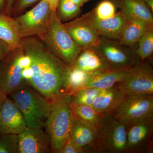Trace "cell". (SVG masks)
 <instances>
[{
    "mask_svg": "<svg viewBox=\"0 0 153 153\" xmlns=\"http://www.w3.org/2000/svg\"><path fill=\"white\" fill-rule=\"evenodd\" d=\"M70 68L66 92L67 94H73L77 91L85 88L89 77L92 74L87 73L77 68L70 67Z\"/></svg>",
    "mask_w": 153,
    "mask_h": 153,
    "instance_id": "obj_24",
    "label": "cell"
},
{
    "mask_svg": "<svg viewBox=\"0 0 153 153\" xmlns=\"http://www.w3.org/2000/svg\"><path fill=\"white\" fill-rule=\"evenodd\" d=\"M102 89L96 88H83L72 94L71 104L74 105H91Z\"/></svg>",
    "mask_w": 153,
    "mask_h": 153,
    "instance_id": "obj_27",
    "label": "cell"
},
{
    "mask_svg": "<svg viewBox=\"0 0 153 153\" xmlns=\"http://www.w3.org/2000/svg\"><path fill=\"white\" fill-rule=\"evenodd\" d=\"M85 14L100 36L114 40H119L123 29L129 20L120 10L113 16L102 20L91 19Z\"/></svg>",
    "mask_w": 153,
    "mask_h": 153,
    "instance_id": "obj_16",
    "label": "cell"
},
{
    "mask_svg": "<svg viewBox=\"0 0 153 153\" xmlns=\"http://www.w3.org/2000/svg\"><path fill=\"white\" fill-rule=\"evenodd\" d=\"M111 114L126 125L153 118V95H127Z\"/></svg>",
    "mask_w": 153,
    "mask_h": 153,
    "instance_id": "obj_8",
    "label": "cell"
},
{
    "mask_svg": "<svg viewBox=\"0 0 153 153\" xmlns=\"http://www.w3.org/2000/svg\"><path fill=\"white\" fill-rule=\"evenodd\" d=\"M7 0H0V12L4 13Z\"/></svg>",
    "mask_w": 153,
    "mask_h": 153,
    "instance_id": "obj_37",
    "label": "cell"
},
{
    "mask_svg": "<svg viewBox=\"0 0 153 153\" xmlns=\"http://www.w3.org/2000/svg\"><path fill=\"white\" fill-rule=\"evenodd\" d=\"M96 136V128L75 119L70 139L76 146L86 153V149L94 143Z\"/></svg>",
    "mask_w": 153,
    "mask_h": 153,
    "instance_id": "obj_21",
    "label": "cell"
},
{
    "mask_svg": "<svg viewBox=\"0 0 153 153\" xmlns=\"http://www.w3.org/2000/svg\"><path fill=\"white\" fill-rule=\"evenodd\" d=\"M19 137L17 153L52 152L50 136L43 128L27 127L19 134Z\"/></svg>",
    "mask_w": 153,
    "mask_h": 153,
    "instance_id": "obj_13",
    "label": "cell"
},
{
    "mask_svg": "<svg viewBox=\"0 0 153 153\" xmlns=\"http://www.w3.org/2000/svg\"><path fill=\"white\" fill-rule=\"evenodd\" d=\"M7 96L5 94L0 86V109L2 107Z\"/></svg>",
    "mask_w": 153,
    "mask_h": 153,
    "instance_id": "obj_36",
    "label": "cell"
},
{
    "mask_svg": "<svg viewBox=\"0 0 153 153\" xmlns=\"http://www.w3.org/2000/svg\"><path fill=\"white\" fill-rule=\"evenodd\" d=\"M153 27V23L143 19L132 18L124 26L118 41L120 44L134 48L145 32Z\"/></svg>",
    "mask_w": 153,
    "mask_h": 153,
    "instance_id": "obj_18",
    "label": "cell"
},
{
    "mask_svg": "<svg viewBox=\"0 0 153 153\" xmlns=\"http://www.w3.org/2000/svg\"><path fill=\"white\" fill-rule=\"evenodd\" d=\"M150 9L152 12H153V0H143Z\"/></svg>",
    "mask_w": 153,
    "mask_h": 153,
    "instance_id": "obj_38",
    "label": "cell"
},
{
    "mask_svg": "<svg viewBox=\"0 0 153 153\" xmlns=\"http://www.w3.org/2000/svg\"><path fill=\"white\" fill-rule=\"evenodd\" d=\"M153 52V27L149 29L140 39L136 53L141 63L152 56Z\"/></svg>",
    "mask_w": 153,
    "mask_h": 153,
    "instance_id": "obj_25",
    "label": "cell"
},
{
    "mask_svg": "<svg viewBox=\"0 0 153 153\" xmlns=\"http://www.w3.org/2000/svg\"><path fill=\"white\" fill-rule=\"evenodd\" d=\"M126 128V124L111 114L102 116L95 142L86 153H125Z\"/></svg>",
    "mask_w": 153,
    "mask_h": 153,
    "instance_id": "obj_4",
    "label": "cell"
},
{
    "mask_svg": "<svg viewBox=\"0 0 153 153\" xmlns=\"http://www.w3.org/2000/svg\"><path fill=\"white\" fill-rule=\"evenodd\" d=\"M69 67L91 74L114 70L95 47L82 49Z\"/></svg>",
    "mask_w": 153,
    "mask_h": 153,
    "instance_id": "obj_15",
    "label": "cell"
},
{
    "mask_svg": "<svg viewBox=\"0 0 153 153\" xmlns=\"http://www.w3.org/2000/svg\"><path fill=\"white\" fill-rule=\"evenodd\" d=\"M19 143V134L0 135V153H17Z\"/></svg>",
    "mask_w": 153,
    "mask_h": 153,
    "instance_id": "obj_29",
    "label": "cell"
},
{
    "mask_svg": "<svg viewBox=\"0 0 153 153\" xmlns=\"http://www.w3.org/2000/svg\"><path fill=\"white\" fill-rule=\"evenodd\" d=\"M71 108L75 119L97 128L102 116L96 111L91 105H74Z\"/></svg>",
    "mask_w": 153,
    "mask_h": 153,
    "instance_id": "obj_23",
    "label": "cell"
},
{
    "mask_svg": "<svg viewBox=\"0 0 153 153\" xmlns=\"http://www.w3.org/2000/svg\"><path fill=\"white\" fill-rule=\"evenodd\" d=\"M129 19L137 18L153 23L152 12L143 0H111Z\"/></svg>",
    "mask_w": 153,
    "mask_h": 153,
    "instance_id": "obj_20",
    "label": "cell"
},
{
    "mask_svg": "<svg viewBox=\"0 0 153 153\" xmlns=\"http://www.w3.org/2000/svg\"><path fill=\"white\" fill-rule=\"evenodd\" d=\"M16 104L28 127L44 128L52 110V102L25 83L8 96Z\"/></svg>",
    "mask_w": 153,
    "mask_h": 153,
    "instance_id": "obj_3",
    "label": "cell"
},
{
    "mask_svg": "<svg viewBox=\"0 0 153 153\" xmlns=\"http://www.w3.org/2000/svg\"><path fill=\"white\" fill-rule=\"evenodd\" d=\"M38 38L69 66L82 50L69 36L56 13L52 12L47 31Z\"/></svg>",
    "mask_w": 153,
    "mask_h": 153,
    "instance_id": "obj_5",
    "label": "cell"
},
{
    "mask_svg": "<svg viewBox=\"0 0 153 153\" xmlns=\"http://www.w3.org/2000/svg\"><path fill=\"white\" fill-rule=\"evenodd\" d=\"M11 51L8 46L4 42L0 40V61L4 59Z\"/></svg>",
    "mask_w": 153,
    "mask_h": 153,
    "instance_id": "obj_32",
    "label": "cell"
},
{
    "mask_svg": "<svg viewBox=\"0 0 153 153\" xmlns=\"http://www.w3.org/2000/svg\"><path fill=\"white\" fill-rule=\"evenodd\" d=\"M72 94H66L52 102L44 128L51 140L52 153H58L70 138L75 118L71 106Z\"/></svg>",
    "mask_w": 153,
    "mask_h": 153,
    "instance_id": "obj_2",
    "label": "cell"
},
{
    "mask_svg": "<svg viewBox=\"0 0 153 153\" xmlns=\"http://www.w3.org/2000/svg\"><path fill=\"white\" fill-rule=\"evenodd\" d=\"M95 48L114 70L129 69L140 62L136 53L137 47L122 45L118 40L100 36Z\"/></svg>",
    "mask_w": 153,
    "mask_h": 153,
    "instance_id": "obj_6",
    "label": "cell"
},
{
    "mask_svg": "<svg viewBox=\"0 0 153 153\" xmlns=\"http://www.w3.org/2000/svg\"><path fill=\"white\" fill-rule=\"evenodd\" d=\"M69 36L81 49L95 47L100 36L93 27L86 14L63 24Z\"/></svg>",
    "mask_w": 153,
    "mask_h": 153,
    "instance_id": "obj_12",
    "label": "cell"
},
{
    "mask_svg": "<svg viewBox=\"0 0 153 153\" xmlns=\"http://www.w3.org/2000/svg\"><path fill=\"white\" fill-rule=\"evenodd\" d=\"M58 153H85L84 149L79 147L69 138Z\"/></svg>",
    "mask_w": 153,
    "mask_h": 153,
    "instance_id": "obj_31",
    "label": "cell"
},
{
    "mask_svg": "<svg viewBox=\"0 0 153 153\" xmlns=\"http://www.w3.org/2000/svg\"><path fill=\"white\" fill-rule=\"evenodd\" d=\"M21 39L19 25L15 18L0 12V40L13 50L21 47Z\"/></svg>",
    "mask_w": 153,
    "mask_h": 153,
    "instance_id": "obj_19",
    "label": "cell"
},
{
    "mask_svg": "<svg viewBox=\"0 0 153 153\" xmlns=\"http://www.w3.org/2000/svg\"><path fill=\"white\" fill-rule=\"evenodd\" d=\"M126 94L116 85L102 89L91 106L102 116L111 114L123 101Z\"/></svg>",
    "mask_w": 153,
    "mask_h": 153,
    "instance_id": "obj_17",
    "label": "cell"
},
{
    "mask_svg": "<svg viewBox=\"0 0 153 153\" xmlns=\"http://www.w3.org/2000/svg\"><path fill=\"white\" fill-rule=\"evenodd\" d=\"M21 44L31 59L32 75L26 83L52 102L67 94L70 67L36 36L22 38Z\"/></svg>",
    "mask_w": 153,
    "mask_h": 153,
    "instance_id": "obj_1",
    "label": "cell"
},
{
    "mask_svg": "<svg viewBox=\"0 0 153 153\" xmlns=\"http://www.w3.org/2000/svg\"><path fill=\"white\" fill-rule=\"evenodd\" d=\"M52 13L47 0H41L30 10L15 17L19 25L20 38L43 35L49 26Z\"/></svg>",
    "mask_w": 153,
    "mask_h": 153,
    "instance_id": "obj_7",
    "label": "cell"
},
{
    "mask_svg": "<svg viewBox=\"0 0 153 153\" xmlns=\"http://www.w3.org/2000/svg\"><path fill=\"white\" fill-rule=\"evenodd\" d=\"M129 69L110 70L94 73L91 75L85 88L94 87L102 90L112 87L123 79Z\"/></svg>",
    "mask_w": 153,
    "mask_h": 153,
    "instance_id": "obj_22",
    "label": "cell"
},
{
    "mask_svg": "<svg viewBox=\"0 0 153 153\" xmlns=\"http://www.w3.org/2000/svg\"><path fill=\"white\" fill-rule=\"evenodd\" d=\"M14 0H7L4 13L8 16H11V10H12V6Z\"/></svg>",
    "mask_w": 153,
    "mask_h": 153,
    "instance_id": "obj_34",
    "label": "cell"
},
{
    "mask_svg": "<svg viewBox=\"0 0 153 153\" xmlns=\"http://www.w3.org/2000/svg\"><path fill=\"white\" fill-rule=\"evenodd\" d=\"M23 52L22 47L11 50L0 61V86L7 96L26 82L22 76V68L19 62Z\"/></svg>",
    "mask_w": 153,
    "mask_h": 153,
    "instance_id": "obj_11",
    "label": "cell"
},
{
    "mask_svg": "<svg viewBox=\"0 0 153 153\" xmlns=\"http://www.w3.org/2000/svg\"><path fill=\"white\" fill-rule=\"evenodd\" d=\"M41 0H14L12 6L11 16L16 17L24 13L29 7Z\"/></svg>",
    "mask_w": 153,
    "mask_h": 153,
    "instance_id": "obj_30",
    "label": "cell"
},
{
    "mask_svg": "<svg viewBox=\"0 0 153 153\" xmlns=\"http://www.w3.org/2000/svg\"><path fill=\"white\" fill-rule=\"evenodd\" d=\"M116 13V7L111 0H102L87 14L91 19L102 20L113 16Z\"/></svg>",
    "mask_w": 153,
    "mask_h": 153,
    "instance_id": "obj_28",
    "label": "cell"
},
{
    "mask_svg": "<svg viewBox=\"0 0 153 153\" xmlns=\"http://www.w3.org/2000/svg\"><path fill=\"white\" fill-rule=\"evenodd\" d=\"M81 13V7L67 0H60L56 11L57 17L62 22L74 20Z\"/></svg>",
    "mask_w": 153,
    "mask_h": 153,
    "instance_id": "obj_26",
    "label": "cell"
},
{
    "mask_svg": "<svg viewBox=\"0 0 153 153\" xmlns=\"http://www.w3.org/2000/svg\"><path fill=\"white\" fill-rule=\"evenodd\" d=\"M27 127L25 118L16 102L7 96L0 109V135L19 134Z\"/></svg>",
    "mask_w": 153,
    "mask_h": 153,
    "instance_id": "obj_14",
    "label": "cell"
},
{
    "mask_svg": "<svg viewBox=\"0 0 153 153\" xmlns=\"http://www.w3.org/2000/svg\"><path fill=\"white\" fill-rule=\"evenodd\" d=\"M126 125L125 153H152L153 118Z\"/></svg>",
    "mask_w": 153,
    "mask_h": 153,
    "instance_id": "obj_10",
    "label": "cell"
},
{
    "mask_svg": "<svg viewBox=\"0 0 153 153\" xmlns=\"http://www.w3.org/2000/svg\"><path fill=\"white\" fill-rule=\"evenodd\" d=\"M47 1L49 4V8L51 11L53 13H56L60 0H47Z\"/></svg>",
    "mask_w": 153,
    "mask_h": 153,
    "instance_id": "obj_33",
    "label": "cell"
},
{
    "mask_svg": "<svg viewBox=\"0 0 153 153\" xmlns=\"http://www.w3.org/2000/svg\"><path fill=\"white\" fill-rule=\"evenodd\" d=\"M67 1L74 3L79 7H81L84 5V4L91 0H67Z\"/></svg>",
    "mask_w": 153,
    "mask_h": 153,
    "instance_id": "obj_35",
    "label": "cell"
},
{
    "mask_svg": "<svg viewBox=\"0 0 153 153\" xmlns=\"http://www.w3.org/2000/svg\"><path fill=\"white\" fill-rule=\"evenodd\" d=\"M116 85L127 95H153V69L148 63L140 62L130 68Z\"/></svg>",
    "mask_w": 153,
    "mask_h": 153,
    "instance_id": "obj_9",
    "label": "cell"
}]
</instances>
